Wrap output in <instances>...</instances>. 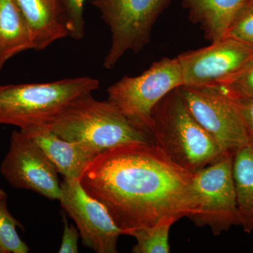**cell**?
<instances>
[{
  "label": "cell",
  "instance_id": "6da1fadb",
  "mask_svg": "<svg viewBox=\"0 0 253 253\" xmlns=\"http://www.w3.org/2000/svg\"><path fill=\"white\" fill-rule=\"evenodd\" d=\"M193 177L194 173L173 162L154 143L136 142L98 154L80 182L127 236L169 218L192 216L197 208Z\"/></svg>",
  "mask_w": 253,
  "mask_h": 253
},
{
  "label": "cell",
  "instance_id": "7a4b0ae2",
  "mask_svg": "<svg viewBox=\"0 0 253 253\" xmlns=\"http://www.w3.org/2000/svg\"><path fill=\"white\" fill-rule=\"evenodd\" d=\"M153 143L168 157L195 173L226 156L189 109L180 87L168 93L152 112Z\"/></svg>",
  "mask_w": 253,
  "mask_h": 253
},
{
  "label": "cell",
  "instance_id": "3957f363",
  "mask_svg": "<svg viewBox=\"0 0 253 253\" xmlns=\"http://www.w3.org/2000/svg\"><path fill=\"white\" fill-rule=\"evenodd\" d=\"M99 87V81L89 77L0 85V125L23 131L48 126L73 101Z\"/></svg>",
  "mask_w": 253,
  "mask_h": 253
},
{
  "label": "cell",
  "instance_id": "277c9868",
  "mask_svg": "<svg viewBox=\"0 0 253 253\" xmlns=\"http://www.w3.org/2000/svg\"><path fill=\"white\" fill-rule=\"evenodd\" d=\"M48 127L96 154L129 143L153 142L149 134L133 126L108 100L98 101L91 94L73 101Z\"/></svg>",
  "mask_w": 253,
  "mask_h": 253
},
{
  "label": "cell",
  "instance_id": "5b68a950",
  "mask_svg": "<svg viewBox=\"0 0 253 253\" xmlns=\"http://www.w3.org/2000/svg\"><path fill=\"white\" fill-rule=\"evenodd\" d=\"M184 85L177 56L162 58L135 77L125 76L108 88V101L135 127L151 136L152 112L168 93Z\"/></svg>",
  "mask_w": 253,
  "mask_h": 253
},
{
  "label": "cell",
  "instance_id": "8992f818",
  "mask_svg": "<svg viewBox=\"0 0 253 253\" xmlns=\"http://www.w3.org/2000/svg\"><path fill=\"white\" fill-rule=\"evenodd\" d=\"M172 0H93L109 27L111 44L104 66L113 69L128 51L140 52L149 44L155 23Z\"/></svg>",
  "mask_w": 253,
  "mask_h": 253
},
{
  "label": "cell",
  "instance_id": "52a82bcc",
  "mask_svg": "<svg viewBox=\"0 0 253 253\" xmlns=\"http://www.w3.org/2000/svg\"><path fill=\"white\" fill-rule=\"evenodd\" d=\"M233 156L226 155L194 173L197 208L189 219L199 227L208 226L214 235L239 225Z\"/></svg>",
  "mask_w": 253,
  "mask_h": 253
},
{
  "label": "cell",
  "instance_id": "ba28073f",
  "mask_svg": "<svg viewBox=\"0 0 253 253\" xmlns=\"http://www.w3.org/2000/svg\"><path fill=\"white\" fill-rule=\"evenodd\" d=\"M190 112L214 138L224 154L234 155L251 136L229 96L218 84L180 87Z\"/></svg>",
  "mask_w": 253,
  "mask_h": 253
},
{
  "label": "cell",
  "instance_id": "9c48e42d",
  "mask_svg": "<svg viewBox=\"0 0 253 253\" xmlns=\"http://www.w3.org/2000/svg\"><path fill=\"white\" fill-rule=\"evenodd\" d=\"M0 172L15 189L30 190L59 201V173L42 150L21 129L11 134Z\"/></svg>",
  "mask_w": 253,
  "mask_h": 253
},
{
  "label": "cell",
  "instance_id": "30bf717a",
  "mask_svg": "<svg viewBox=\"0 0 253 253\" xmlns=\"http://www.w3.org/2000/svg\"><path fill=\"white\" fill-rule=\"evenodd\" d=\"M177 57L182 70L183 86L212 85L232 77L252 62L253 44L224 37L211 45L185 51Z\"/></svg>",
  "mask_w": 253,
  "mask_h": 253
},
{
  "label": "cell",
  "instance_id": "8fae6325",
  "mask_svg": "<svg viewBox=\"0 0 253 253\" xmlns=\"http://www.w3.org/2000/svg\"><path fill=\"white\" fill-rule=\"evenodd\" d=\"M59 201L76 222L84 246L97 253H118V239L124 235L123 231L106 208L86 194L80 179H63Z\"/></svg>",
  "mask_w": 253,
  "mask_h": 253
},
{
  "label": "cell",
  "instance_id": "7c38bea8",
  "mask_svg": "<svg viewBox=\"0 0 253 253\" xmlns=\"http://www.w3.org/2000/svg\"><path fill=\"white\" fill-rule=\"evenodd\" d=\"M23 131L42 150L58 173L67 179H80L98 155L81 144L65 140L48 126Z\"/></svg>",
  "mask_w": 253,
  "mask_h": 253
},
{
  "label": "cell",
  "instance_id": "4fadbf2b",
  "mask_svg": "<svg viewBox=\"0 0 253 253\" xmlns=\"http://www.w3.org/2000/svg\"><path fill=\"white\" fill-rule=\"evenodd\" d=\"M31 30L34 49L68 36L60 0H14Z\"/></svg>",
  "mask_w": 253,
  "mask_h": 253
},
{
  "label": "cell",
  "instance_id": "5bb4252c",
  "mask_svg": "<svg viewBox=\"0 0 253 253\" xmlns=\"http://www.w3.org/2000/svg\"><path fill=\"white\" fill-rule=\"evenodd\" d=\"M249 0H181L191 22L214 42L226 36L234 18Z\"/></svg>",
  "mask_w": 253,
  "mask_h": 253
},
{
  "label": "cell",
  "instance_id": "9a60e30c",
  "mask_svg": "<svg viewBox=\"0 0 253 253\" xmlns=\"http://www.w3.org/2000/svg\"><path fill=\"white\" fill-rule=\"evenodd\" d=\"M28 49H34V43L28 23L14 0H0V70Z\"/></svg>",
  "mask_w": 253,
  "mask_h": 253
},
{
  "label": "cell",
  "instance_id": "2e32d148",
  "mask_svg": "<svg viewBox=\"0 0 253 253\" xmlns=\"http://www.w3.org/2000/svg\"><path fill=\"white\" fill-rule=\"evenodd\" d=\"M232 169L239 225L251 234L253 231V149L251 144L236 151Z\"/></svg>",
  "mask_w": 253,
  "mask_h": 253
},
{
  "label": "cell",
  "instance_id": "e0dca14e",
  "mask_svg": "<svg viewBox=\"0 0 253 253\" xmlns=\"http://www.w3.org/2000/svg\"><path fill=\"white\" fill-rule=\"evenodd\" d=\"M177 219L169 218L151 227L136 229L127 236L134 237L136 244L131 250L134 253H169V231Z\"/></svg>",
  "mask_w": 253,
  "mask_h": 253
},
{
  "label": "cell",
  "instance_id": "ac0fdd59",
  "mask_svg": "<svg viewBox=\"0 0 253 253\" xmlns=\"http://www.w3.org/2000/svg\"><path fill=\"white\" fill-rule=\"evenodd\" d=\"M22 224L10 213L6 199L0 200V253H28L30 249L17 232Z\"/></svg>",
  "mask_w": 253,
  "mask_h": 253
},
{
  "label": "cell",
  "instance_id": "d6986e66",
  "mask_svg": "<svg viewBox=\"0 0 253 253\" xmlns=\"http://www.w3.org/2000/svg\"><path fill=\"white\" fill-rule=\"evenodd\" d=\"M85 0H60L68 36L81 41L85 36L84 4Z\"/></svg>",
  "mask_w": 253,
  "mask_h": 253
},
{
  "label": "cell",
  "instance_id": "ffe728a7",
  "mask_svg": "<svg viewBox=\"0 0 253 253\" xmlns=\"http://www.w3.org/2000/svg\"><path fill=\"white\" fill-rule=\"evenodd\" d=\"M225 37L253 44V1L249 0L231 23Z\"/></svg>",
  "mask_w": 253,
  "mask_h": 253
},
{
  "label": "cell",
  "instance_id": "44dd1931",
  "mask_svg": "<svg viewBox=\"0 0 253 253\" xmlns=\"http://www.w3.org/2000/svg\"><path fill=\"white\" fill-rule=\"evenodd\" d=\"M217 84L238 94L253 98V61L232 77Z\"/></svg>",
  "mask_w": 253,
  "mask_h": 253
},
{
  "label": "cell",
  "instance_id": "7402d4cb",
  "mask_svg": "<svg viewBox=\"0 0 253 253\" xmlns=\"http://www.w3.org/2000/svg\"><path fill=\"white\" fill-rule=\"evenodd\" d=\"M219 85V84H218ZM222 88L226 94L229 96L233 104L241 115L245 126L247 128L250 136H253V98L246 96L227 89L225 86L219 85Z\"/></svg>",
  "mask_w": 253,
  "mask_h": 253
},
{
  "label": "cell",
  "instance_id": "603a6c76",
  "mask_svg": "<svg viewBox=\"0 0 253 253\" xmlns=\"http://www.w3.org/2000/svg\"><path fill=\"white\" fill-rule=\"evenodd\" d=\"M64 230H63L62 241L59 250V253H78V241L80 233L78 228L73 225L69 226L66 216H63Z\"/></svg>",
  "mask_w": 253,
  "mask_h": 253
},
{
  "label": "cell",
  "instance_id": "cb8c5ba5",
  "mask_svg": "<svg viewBox=\"0 0 253 253\" xmlns=\"http://www.w3.org/2000/svg\"><path fill=\"white\" fill-rule=\"evenodd\" d=\"M6 199V193L0 187V200Z\"/></svg>",
  "mask_w": 253,
  "mask_h": 253
},
{
  "label": "cell",
  "instance_id": "d4e9b609",
  "mask_svg": "<svg viewBox=\"0 0 253 253\" xmlns=\"http://www.w3.org/2000/svg\"><path fill=\"white\" fill-rule=\"evenodd\" d=\"M250 144L251 145V146H252L253 149V136H252V137H251V140H250Z\"/></svg>",
  "mask_w": 253,
  "mask_h": 253
},
{
  "label": "cell",
  "instance_id": "484cf974",
  "mask_svg": "<svg viewBox=\"0 0 253 253\" xmlns=\"http://www.w3.org/2000/svg\"><path fill=\"white\" fill-rule=\"evenodd\" d=\"M251 1H253V0H251Z\"/></svg>",
  "mask_w": 253,
  "mask_h": 253
}]
</instances>
